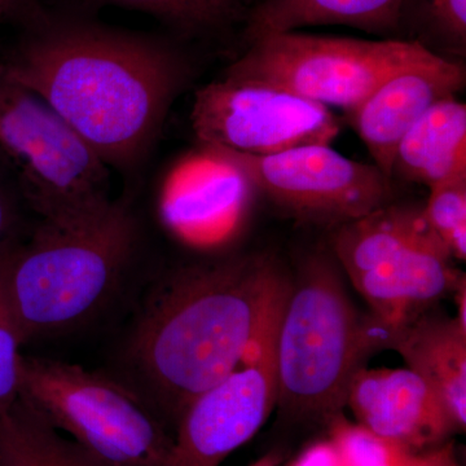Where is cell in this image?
Instances as JSON below:
<instances>
[{"mask_svg":"<svg viewBox=\"0 0 466 466\" xmlns=\"http://www.w3.org/2000/svg\"><path fill=\"white\" fill-rule=\"evenodd\" d=\"M0 72L41 97L108 167L149 155L191 64L175 43L104 25L85 11L39 9L21 24Z\"/></svg>","mask_w":466,"mask_h":466,"instance_id":"cell-1","label":"cell"},{"mask_svg":"<svg viewBox=\"0 0 466 466\" xmlns=\"http://www.w3.org/2000/svg\"><path fill=\"white\" fill-rule=\"evenodd\" d=\"M289 283L265 254L186 267L162 281L128 348L150 400L177 421L256 352Z\"/></svg>","mask_w":466,"mask_h":466,"instance_id":"cell-2","label":"cell"},{"mask_svg":"<svg viewBox=\"0 0 466 466\" xmlns=\"http://www.w3.org/2000/svg\"><path fill=\"white\" fill-rule=\"evenodd\" d=\"M137 241V218L112 201L67 225L42 222L2 260L5 294L26 343L84 323L121 280Z\"/></svg>","mask_w":466,"mask_h":466,"instance_id":"cell-3","label":"cell"},{"mask_svg":"<svg viewBox=\"0 0 466 466\" xmlns=\"http://www.w3.org/2000/svg\"><path fill=\"white\" fill-rule=\"evenodd\" d=\"M379 350L375 324L361 320L325 254L303 260L285 296L278 336V404L293 417L334 415L352 379Z\"/></svg>","mask_w":466,"mask_h":466,"instance_id":"cell-4","label":"cell"},{"mask_svg":"<svg viewBox=\"0 0 466 466\" xmlns=\"http://www.w3.org/2000/svg\"><path fill=\"white\" fill-rule=\"evenodd\" d=\"M330 245L377 323L397 328L455 289L462 276L422 208L394 201L334 227Z\"/></svg>","mask_w":466,"mask_h":466,"instance_id":"cell-5","label":"cell"},{"mask_svg":"<svg viewBox=\"0 0 466 466\" xmlns=\"http://www.w3.org/2000/svg\"><path fill=\"white\" fill-rule=\"evenodd\" d=\"M0 161L42 222H78L112 204L108 165L41 97L2 72Z\"/></svg>","mask_w":466,"mask_h":466,"instance_id":"cell-6","label":"cell"},{"mask_svg":"<svg viewBox=\"0 0 466 466\" xmlns=\"http://www.w3.org/2000/svg\"><path fill=\"white\" fill-rule=\"evenodd\" d=\"M18 398L106 466H170L173 438L143 398L108 377L23 355Z\"/></svg>","mask_w":466,"mask_h":466,"instance_id":"cell-7","label":"cell"},{"mask_svg":"<svg viewBox=\"0 0 466 466\" xmlns=\"http://www.w3.org/2000/svg\"><path fill=\"white\" fill-rule=\"evenodd\" d=\"M225 76L278 86L345 115L383 81L440 55L404 39L272 33L248 43Z\"/></svg>","mask_w":466,"mask_h":466,"instance_id":"cell-8","label":"cell"},{"mask_svg":"<svg viewBox=\"0 0 466 466\" xmlns=\"http://www.w3.org/2000/svg\"><path fill=\"white\" fill-rule=\"evenodd\" d=\"M208 148L249 186L309 222L339 227L397 201V180L330 146H303L271 156Z\"/></svg>","mask_w":466,"mask_h":466,"instance_id":"cell-9","label":"cell"},{"mask_svg":"<svg viewBox=\"0 0 466 466\" xmlns=\"http://www.w3.org/2000/svg\"><path fill=\"white\" fill-rule=\"evenodd\" d=\"M191 126L200 146L271 156L330 146L342 122L332 109L278 86L223 76L196 92Z\"/></svg>","mask_w":466,"mask_h":466,"instance_id":"cell-10","label":"cell"},{"mask_svg":"<svg viewBox=\"0 0 466 466\" xmlns=\"http://www.w3.org/2000/svg\"><path fill=\"white\" fill-rule=\"evenodd\" d=\"M283 303L247 364L198 395L179 417L170 466H218L265 424L278 403L276 336Z\"/></svg>","mask_w":466,"mask_h":466,"instance_id":"cell-11","label":"cell"},{"mask_svg":"<svg viewBox=\"0 0 466 466\" xmlns=\"http://www.w3.org/2000/svg\"><path fill=\"white\" fill-rule=\"evenodd\" d=\"M465 79L460 61L437 56L389 76L346 118L376 167L390 177L395 150L404 135L438 101L456 96Z\"/></svg>","mask_w":466,"mask_h":466,"instance_id":"cell-12","label":"cell"},{"mask_svg":"<svg viewBox=\"0 0 466 466\" xmlns=\"http://www.w3.org/2000/svg\"><path fill=\"white\" fill-rule=\"evenodd\" d=\"M346 404L368 431L406 447L440 440L455 426L433 389L408 368H360Z\"/></svg>","mask_w":466,"mask_h":466,"instance_id":"cell-13","label":"cell"},{"mask_svg":"<svg viewBox=\"0 0 466 466\" xmlns=\"http://www.w3.org/2000/svg\"><path fill=\"white\" fill-rule=\"evenodd\" d=\"M247 184L228 162L201 146V152L175 167L165 182V219L191 240H214L235 223Z\"/></svg>","mask_w":466,"mask_h":466,"instance_id":"cell-14","label":"cell"},{"mask_svg":"<svg viewBox=\"0 0 466 466\" xmlns=\"http://www.w3.org/2000/svg\"><path fill=\"white\" fill-rule=\"evenodd\" d=\"M379 349L397 350L446 407L455 425L466 424V329L456 319L419 317L397 328L377 323Z\"/></svg>","mask_w":466,"mask_h":466,"instance_id":"cell-15","label":"cell"},{"mask_svg":"<svg viewBox=\"0 0 466 466\" xmlns=\"http://www.w3.org/2000/svg\"><path fill=\"white\" fill-rule=\"evenodd\" d=\"M404 0H260L244 24L247 43L272 33L302 27L343 25L400 39Z\"/></svg>","mask_w":466,"mask_h":466,"instance_id":"cell-16","label":"cell"},{"mask_svg":"<svg viewBox=\"0 0 466 466\" xmlns=\"http://www.w3.org/2000/svg\"><path fill=\"white\" fill-rule=\"evenodd\" d=\"M461 173H466V106L451 96L434 104L404 135L390 177L431 188Z\"/></svg>","mask_w":466,"mask_h":466,"instance_id":"cell-17","label":"cell"},{"mask_svg":"<svg viewBox=\"0 0 466 466\" xmlns=\"http://www.w3.org/2000/svg\"><path fill=\"white\" fill-rule=\"evenodd\" d=\"M0 466H106L25 401L0 410Z\"/></svg>","mask_w":466,"mask_h":466,"instance_id":"cell-18","label":"cell"},{"mask_svg":"<svg viewBox=\"0 0 466 466\" xmlns=\"http://www.w3.org/2000/svg\"><path fill=\"white\" fill-rule=\"evenodd\" d=\"M76 7L115 5L150 15L182 38L216 35L245 24L254 0H67Z\"/></svg>","mask_w":466,"mask_h":466,"instance_id":"cell-19","label":"cell"},{"mask_svg":"<svg viewBox=\"0 0 466 466\" xmlns=\"http://www.w3.org/2000/svg\"><path fill=\"white\" fill-rule=\"evenodd\" d=\"M400 39L420 43L440 56H464L466 0H404Z\"/></svg>","mask_w":466,"mask_h":466,"instance_id":"cell-20","label":"cell"},{"mask_svg":"<svg viewBox=\"0 0 466 466\" xmlns=\"http://www.w3.org/2000/svg\"><path fill=\"white\" fill-rule=\"evenodd\" d=\"M424 211L429 226L443 241L451 257L466 258V173L431 186Z\"/></svg>","mask_w":466,"mask_h":466,"instance_id":"cell-21","label":"cell"},{"mask_svg":"<svg viewBox=\"0 0 466 466\" xmlns=\"http://www.w3.org/2000/svg\"><path fill=\"white\" fill-rule=\"evenodd\" d=\"M333 444L343 466H412L407 447L361 425L337 424Z\"/></svg>","mask_w":466,"mask_h":466,"instance_id":"cell-22","label":"cell"},{"mask_svg":"<svg viewBox=\"0 0 466 466\" xmlns=\"http://www.w3.org/2000/svg\"><path fill=\"white\" fill-rule=\"evenodd\" d=\"M5 256V253L0 256V410L11 406L18 398V372L23 357L20 348L24 345L3 284L2 260Z\"/></svg>","mask_w":466,"mask_h":466,"instance_id":"cell-23","label":"cell"},{"mask_svg":"<svg viewBox=\"0 0 466 466\" xmlns=\"http://www.w3.org/2000/svg\"><path fill=\"white\" fill-rule=\"evenodd\" d=\"M18 193L7 177L0 173V256L16 247L18 231Z\"/></svg>","mask_w":466,"mask_h":466,"instance_id":"cell-24","label":"cell"},{"mask_svg":"<svg viewBox=\"0 0 466 466\" xmlns=\"http://www.w3.org/2000/svg\"><path fill=\"white\" fill-rule=\"evenodd\" d=\"M42 7H45L43 0H0V24L21 25Z\"/></svg>","mask_w":466,"mask_h":466,"instance_id":"cell-25","label":"cell"},{"mask_svg":"<svg viewBox=\"0 0 466 466\" xmlns=\"http://www.w3.org/2000/svg\"><path fill=\"white\" fill-rule=\"evenodd\" d=\"M294 466H343L339 451L332 443H320L306 451Z\"/></svg>","mask_w":466,"mask_h":466,"instance_id":"cell-26","label":"cell"},{"mask_svg":"<svg viewBox=\"0 0 466 466\" xmlns=\"http://www.w3.org/2000/svg\"><path fill=\"white\" fill-rule=\"evenodd\" d=\"M458 290L456 294V300H458V318L456 320L459 321L460 325L466 329V287H465V276H462L461 280L455 288Z\"/></svg>","mask_w":466,"mask_h":466,"instance_id":"cell-27","label":"cell"},{"mask_svg":"<svg viewBox=\"0 0 466 466\" xmlns=\"http://www.w3.org/2000/svg\"><path fill=\"white\" fill-rule=\"evenodd\" d=\"M412 466H451L449 462L443 461L441 458L417 460L413 461Z\"/></svg>","mask_w":466,"mask_h":466,"instance_id":"cell-28","label":"cell"},{"mask_svg":"<svg viewBox=\"0 0 466 466\" xmlns=\"http://www.w3.org/2000/svg\"><path fill=\"white\" fill-rule=\"evenodd\" d=\"M257 466H268V465H266V464H260V465H257Z\"/></svg>","mask_w":466,"mask_h":466,"instance_id":"cell-29","label":"cell"}]
</instances>
